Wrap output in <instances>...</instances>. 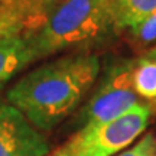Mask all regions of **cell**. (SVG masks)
I'll return each instance as SVG.
<instances>
[{
	"mask_svg": "<svg viewBox=\"0 0 156 156\" xmlns=\"http://www.w3.org/2000/svg\"><path fill=\"white\" fill-rule=\"evenodd\" d=\"M12 35H23L22 23L7 6L0 2V39Z\"/></svg>",
	"mask_w": 156,
	"mask_h": 156,
	"instance_id": "11",
	"label": "cell"
},
{
	"mask_svg": "<svg viewBox=\"0 0 156 156\" xmlns=\"http://www.w3.org/2000/svg\"><path fill=\"white\" fill-rule=\"evenodd\" d=\"M22 23L23 35H29L44 23L51 12L65 0H0Z\"/></svg>",
	"mask_w": 156,
	"mask_h": 156,
	"instance_id": "8",
	"label": "cell"
},
{
	"mask_svg": "<svg viewBox=\"0 0 156 156\" xmlns=\"http://www.w3.org/2000/svg\"><path fill=\"white\" fill-rule=\"evenodd\" d=\"M36 61L34 49L25 35L0 39V91L25 68Z\"/></svg>",
	"mask_w": 156,
	"mask_h": 156,
	"instance_id": "6",
	"label": "cell"
},
{
	"mask_svg": "<svg viewBox=\"0 0 156 156\" xmlns=\"http://www.w3.org/2000/svg\"><path fill=\"white\" fill-rule=\"evenodd\" d=\"M100 74V58L93 52H69L41 64L20 77L6 93L41 132H49L71 116L93 88Z\"/></svg>",
	"mask_w": 156,
	"mask_h": 156,
	"instance_id": "1",
	"label": "cell"
},
{
	"mask_svg": "<svg viewBox=\"0 0 156 156\" xmlns=\"http://www.w3.org/2000/svg\"><path fill=\"white\" fill-rule=\"evenodd\" d=\"M133 88L137 97L146 103L156 106V59L149 55H142L134 59L132 73Z\"/></svg>",
	"mask_w": 156,
	"mask_h": 156,
	"instance_id": "9",
	"label": "cell"
},
{
	"mask_svg": "<svg viewBox=\"0 0 156 156\" xmlns=\"http://www.w3.org/2000/svg\"><path fill=\"white\" fill-rule=\"evenodd\" d=\"M112 32L110 0H65L25 36L38 61L67 51L87 52Z\"/></svg>",
	"mask_w": 156,
	"mask_h": 156,
	"instance_id": "2",
	"label": "cell"
},
{
	"mask_svg": "<svg viewBox=\"0 0 156 156\" xmlns=\"http://www.w3.org/2000/svg\"><path fill=\"white\" fill-rule=\"evenodd\" d=\"M152 114V104L139 101L113 120L78 129L65 146L74 156H116L145 133Z\"/></svg>",
	"mask_w": 156,
	"mask_h": 156,
	"instance_id": "3",
	"label": "cell"
},
{
	"mask_svg": "<svg viewBox=\"0 0 156 156\" xmlns=\"http://www.w3.org/2000/svg\"><path fill=\"white\" fill-rule=\"evenodd\" d=\"M156 12V0H110V16L114 32L139 26Z\"/></svg>",
	"mask_w": 156,
	"mask_h": 156,
	"instance_id": "7",
	"label": "cell"
},
{
	"mask_svg": "<svg viewBox=\"0 0 156 156\" xmlns=\"http://www.w3.org/2000/svg\"><path fill=\"white\" fill-rule=\"evenodd\" d=\"M129 36L136 45L139 46H146L156 42V12L149 19H146L139 26L130 29Z\"/></svg>",
	"mask_w": 156,
	"mask_h": 156,
	"instance_id": "10",
	"label": "cell"
},
{
	"mask_svg": "<svg viewBox=\"0 0 156 156\" xmlns=\"http://www.w3.org/2000/svg\"><path fill=\"white\" fill-rule=\"evenodd\" d=\"M133 62L134 59H120L106 68L97 88L80 112V129L113 120L139 103L132 81Z\"/></svg>",
	"mask_w": 156,
	"mask_h": 156,
	"instance_id": "4",
	"label": "cell"
},
{
	"mask_svg": "<svg viewBox=\"0 0 156 156\" xmlns=\"http://www.w3.org/2000/svg\"><path fill=\"white\" fill-rule=\"evenodd\" d=\"M116 156H156V134L147 133L142 139Z\"/></svg>",
	"mask_w": 156,
	"mask_h": 156,
	"instance_id": "12",
	"label": "cell"
},
{
	"mask_svg": "<svg viewBox=\"0 0 156 156\" xmlns=\"http://www.w3.org/2000/svg\"><path fill=\"white\" fill-rule=\"evenodd\" d=\"M45 156H74V155L68 151V147L65 146V143H64V145L55 147L54 151H49Z\"/></svg>",
	"mask_w": 156,
	"mask_h": 156,
	"instance_id": "13",
	"label": "cell"
},
{
	"mask_svg": "<svg viewBox=\"0 0 156 156\" xmlns=\"http://www.w3.org/2000/svg\"><path fill=\"white\" fill-rule=\"evenodd\" d=\"M48 140L9 101L0 98V156H45Z\"/></svg>",
	"mask_w": 156,
	"mask_h": 156,
	"instance_id": "5",
	"label": "cell"
},
{
	"mask_svg": "<svg viewBox=\"0 0 156 156\" xmlns=\"http://www.w3.org/2000/svg\"><path fill=\"white\" fill-rule=\"evenodd\" d=\"M146 55H149V56H152V58H155L156 59V46L155 48H152V49H149L147 52H145Z\"/></svg>",
	"mask_w": 156,
	"mask_h": 156,
	"instance_id": "14",
	"label": "cell"
}]
</instances>
